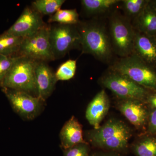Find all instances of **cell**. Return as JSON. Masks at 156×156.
<instances>
[{
    "instance_id": "obj_1",
    "label": "cell",
    "mask_w": 156,
    "mask_h": 156,
    "mask_svg": "<svg viewBox=\"0 0 156 156\" xmlns=\"http://www.w3.org/2000/svg\"><path fill=\"white\" fill-rule=\"evenodd\" d=\"M76 25L81 36L82 53L90 54L98 61L110 64L114 53L104 23L94 18L80 21Z\"/></svg>"
},
{
    "instance_id": "obj_2",
    "label": "cell",
    "mask_w": 156,
    "mask_h": 156,
    "mask_svg": "<svg viewBox=\"0 0 156 156\" xmlns=\"http://www.w3.org/2000/svg\"><path fill=\"white\" fill-rule=\"evenodd\" d=\"M37 61L17 56L0 87L19 90L38 97L35 69Z\"/></svg>"
},
{
    "instance_id": "obj_3",
    "label": "cell",
    "mask_w": 156,
    "mask_h": 156,
    "mask_svg": "<svg viewBox=\"0 0 156 156\" xmlns=\"http://www.w3.org/2000/svg\"><path fill=\"white\" fill-rule=\"evenodd\" d=\"M113 53L124 58L133 52L136 30L132 23L118 10L109 15L108 27Z\"/></svg>"
},
{
    "instance_id": "obj_4",
    "label": "cell",
    "mask_w": 156,
    "mask_h": 156,
    "mask_svg": "<svg viewBox=\"0 0 156 156\" xmlns=\"http://www.w3.org/2000/svg\"><path fill=\"white\" fill-rule=\"evenodd\" d=\"M131 131L122 121L110 120L103 126L89 134L93 144L101 148L122 151L128 146Z\"/></svg>"
},
{
    "instance_id": "obj_5",
    "label": "cell",
    "mask_w": 156,
    "mask_h": 156,
    "mask_svg": "<svg viewBox=\"0 0 156 156\" xmlns=\"http://www.w3.org/2000/svg\"><path fill=\"white\" fill-rule=\"evenodd\" d=\"M109 67L144 88L156 89V72L154 68L134 54L119 58Z\"/></svg>"
},
{
    "instance_id": "obj_6",
    "label": "cell",
    "mask_w": 156,
    "mask_h": 156,
    "mask_svg": "<svg viewBox=\"0 0 156 156\" xmlns=\"http://www.w3.org/2000/svg\"><path fill=\"white\" fill-rule=\"evenodd\" d=\"M49 40L55 60L63 58L71 50H81V36L77 25H50Z\"/></svg>"
},
{
    "instance_id": "obj_7",
    "label": "cell",
    "mask_w": 156,
    "mask_h": 156,
    "mask_svg": "<svg viewBox=\"0 0 156 156\" xmlns=\"http://www.w3.org/2000/svg\"><path fill=\"white\" fill-rule=\"evenodd\" d=\"M100 83L118 97L124 100L140 101L146 95L144 87L110 67L101 79Z\"/></svg>"
},
{
    "instance_id": "obj_8",
    "label": "cell",
    "mask_w": 156,
    "mask_h": 156,
    "mask_svg": "<svg viewBox=\"0 0 156 156\" xmlns=\"http://www.w3.org/2000/svg\"><path fill=\"white\" fill-rule=\"evenodd\" d=\"M50 25L44 27L32 35L24 38L17 56H25L36 61H54L50 40Z\"/></svg>"
},
{
    "instance_id": "obj_9",
    "label": "cell",
    "mask_w": 156,
    "mask_h": 156,
    "mask_svg": "<svg viewBox=\"0 0 156 156\" xmlns=\"http://www.w3.org/2000/svg\"><path fill=\"white\" fill-rule=\"evenodd\" d=\"M15 112L23 119L31 120L41 111L43 102L40 98L19 90L2 88Z\"/></svg>"
},
{
    "instance_id": "obj_10",
    "label": "cell",
    "mask_w": 156,
    "mask_h": 156,
    "mask_svg": "<svg viewBox=\"0 0 156 156\" xmlns=\"http://www.w3.org/2000/svg\"><path fill=\"white\" fill-rule=\"evenodd\" d=\"M42 15L32 7H26L16 22L6 32L8 33L26 38L32 35L46 25Z\"/></svg>"
},
{
    "instance_id": "obj_11",
    "label": "cell",
    "mask_w": 156,
    "mask_h": 156,
    "mask_svg": "<svg viewBox=\"0 0 156 156\" xmlns=\"http://www.w3.org/2000/svg\"><path fill=\"white\" fill-rule=\"evenodd\" d=\"M38 97L45 100L50 97L55 89L57 82L55 73L48 65V62L37 61L35 69Z\"/></svg>"
},
{
    "instance_id": "obj_12",
    "label": "cell",
    "mask_w": 156,
    "mask_h": 156,
    "mask_svg": "<svg viewBox=\"0 0 156 156\" xmlns=\"http://www.w3.org/2000/svg\"><path fill=\"white\" fill-rule=\"evenodd\" d=\"M132 54L151 67L156 66L155 37L147 35L136 30Z\"/></svg>"
},
{
    "instance_id": "obj_13",
    "label": "cell",
    "mask_w": 156,
    "mask_h": 156,
    "mask_svg": "<svg viewBox=\"0 0 156 156\" xmlns=\"http://www.w3.org/2000/svg\"><path fill=\"white\" fill-rule=\"evenodd\" d=\"M110 108V101L105 90L98 93L88 105L86 117L90 125L95 130L100 128V124L107 114Z\"/></svg>"
},
{
    "instance_id": "obj_14",
    "label": "cell",
    "mask_w": 156,
    "mask_h": 156,
    "mask_svg": "<svg viewBox=\"0 0 156 156\" xmlns=\"http://www.w3.org/2000/svg\"><path fill=\"white\" fill-rule=\"evenodd\" d=\"M59 137L63 150L80 144H86L83 138L82 126L74 116L72 117L62 127Z\"/></svg>"
},
{
    "instance_id": "obj_15",
    "label": "cell",
    "mask_w": 156,
    "mask_h": 156,
    "mask_svg": "<svg viewBox=\"0 0 156 156\" xmlns=\"http://www.w3.org/2000/svg\"><path fill=\"white\" fill-rule=\"evenodd\" d=\"M119 109L136 127H140L145 122L147 112L139 100H125L119 105Z\"/></svg>"
},
{
    "instance_id": "obj_16",
    "label": "cell",
    "mask_w": 156,
    "mask_h": 156,
    "mask_svg": "<svg viewBox=\"0 0 156 156\" xmlns=\"http://www.w3.org/2000/svg\"><path fill=\"white\" fill-rule=\"evenodd\" d=\"M121 0H82V9L89 16L96 17L105 14L109 15L119 5Z\"/></svg>"
},
{
    "instance_id": "obj_17",
    "label": "cell",
    "mask_w": 156,
    "mask_h": 156,
    "mask_svg": "<svg viewBox=\"0 0 156 156\" xmlns=\"http://www.w3.org/2000/svg\"><path fill=\"white\" fill-rule=\"evenodd\" d=\"M132 24L136 30L147 35L156 37V10L150 2Z\"/></svg>"
},
{
    "instance_id": "obj_18",
    "label": "cell",
    "mask_w": 156,
    "mask_h": 156,
    "mask_svg": "<svg viewBox=\"0 0 156 156\" xmlns=\"http://www.w3.org/2000/svg\"><path fill=\"white\" fill-rule=\"evenodd\" d=\"M23 39L5 32L0 35V54L17 57Z\"/></svg>"
},
{
    "instance_id": "obj_19",
    "label": "cell",
    "mask_w": 156,
    "mask_h": 156,
    "mask_svg": "<svg viewBox=\"0 0 156 156\" xmlns=\"http://www.w3.org/2000/svg\"><path fill=\"white\" fill-rule=\"evenodd\" d=\"M149 2L145 0H122L119 6L123 15L133 23Z\"/></svg>"
},
{
    "instance_id": "obj_20",
    "label": "cell",
    "mask_w": 156,
    "mask_h": 156,
    "mask_svg": "<svg viewBox=\"0 0 156 156\" xmlns=\"http://www.w3.org/2000/svg\"><path fill=\"white\" fill-rule=\"evenodd\" d=\"M80 20L76 9H59L51 15L48 20L49 23H57L63 25H76Z\"/></svg>"
},
{
    "instance_id": "obj_21",
    "label": "cell",
    "mask_w": 156,
    "mask_h": 156,
    "mask_svg": "<svg viewBox=\"0 0 156 156\" xmlns=\"http://www.w3.org/2000/svg\"><path fill=\"white\" fill-rule=\"evenodd\" d=\"M65 0H36L32 3V7L41 15H52L61 9Z\"/></svg>"
},
{
    "instance_id": "obj_22",
    "label": "cell",
    "mask_w": 156,
    "mask_h": 156,
    "mask_svg": "<svg viewBox=\"0 0 156 156\" xmlns=\"http://www.w3.org/2000/svg\"><path fill=\"white\" fill-rule=\"evenodd\" d=\"M133 150L136 156H156V138L142 140L134 145Z\"/></svg>"
},
{
    "instance_id": "obj_23",
    "label": "cell",
    "mask_w": 156,
    "mask_h": 156,
    "mask_svg": "<svg viewBox=\"0 0 156 156\" xmlns=\"http://www.w3.org/2000/svg\"><path fill=\"white\" fill-rule=\"evenodd\" d=\"M76 60L69 59L60 65L55 73L57 81L68 80L72 79L76 70Z\"/></svg>"
},
{
    "instance_id": "obj_24",
    "label": "cell",
    "mask_w": 156,
    "mask_h": 156,
    "mask_svg": "<svg viewBox=\"0 0 156 156\" xmlns=\"http://www.w3.org/2000/svg\"><path fill=\"white\" fill-rule=\"evenodd\" d=\"M15 58L0 54V86L11 68Z\"/></svg>"
},
{
    "instance_id": "obj_25",
    "label": "cell",
    "mask_w": 156,
    "mask_h": 156,
    "mask_svg": "<svg viewBox=\"0 0 156 156\" xmlns=\"http://www.w3.org/2000/svg\"><path fill=\"white\" fill-rule=\"evenodd\" d=\"M64 156H89V148L87 144H80L64 150Z\"/></svg>"
},
{
    "instance_id": "obj_26",
    "label": "cell",
    "mask_w": 156,
    "mask_h": 156,
    "mask_svg": "<svg viewBox=\"0 0 156 156\" xmlns=\"http://www.w3.org/2000/svg\"><path fill=\"white\" fill-rule=\"evenodd\" d=\"M149 129L152 133L156 134V109L151 113L150 115Z\"/></svg>"
},
{
    "instance_id": "obj_27",
    "label": "cell",
    "mask_w": 156,
    "mask_h": 156,
    "mask_svg": "<svg viewBox=\"0 0 156 156\" xmlns=\"http://www.w3.org/2000/svg\"><path fill=\"white\" fill-rule=\"evenodd\" d=\"M150 101L152 105L156 109V98L154 96H152L150 98Z\"/></svg>"
},
{
    "instance_id": "obj_28",
    "label": "cell",
    "mask_w": 156,
    "mask_h": 156,
    "mask_svg": "<svg viewBox=\"0 0 156 156\" xmlns=\"http://www.w3.org/2000/svg\"><path fill=\"white\" fill-rule=\"evenodd\" d=\"M93 156H119L117 154H110V153H102L97 154H95Z\"/></svg>"
},
{
    "instance_id": "obj_29",
    "label": "cell",
    "mask_w": 156,
    "mask_h": 156,
    "mask_svg": "<svg viewBox=\"0 0 156 156\" xmlns=\"http://www.w3.org/2000/svg\"><path fill=\"white\" fill-rule=\"evenodd\" d=\"M150 3L156 10V1H152L151 2H150Z\"/></svg>"
},
{
    "instance_id": "obj_30",
    "label": "cell",
    "mask_w": 156,
    "mask_h": 156,
    "mask_svg": "<svg viewBox=\"0 0 156 156\" xmlns=\"http://www.w3.org/2000/svg\"><path fill=\"white\" fill-rule=\"evenodd\" d=\"M154 97H155L156 98V94H155V95H154Z\"/></svg>"
}]
</instances>
